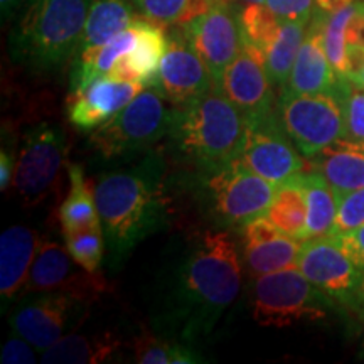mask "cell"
I'll return each mask as SVG.
<instances>
[{
	"instance_id": "1",
	"label": "cell",
	"mask_w": 364,
	"mask_h": 364,
	"mask_svg": "<svg viewBox=\"0 0 364 364\" xmlns=\"http://www.w3.org/2000/svg\"><path fill=\"white\" fill-rule=\"evenodd\" d=\"M164 174L162 154L149 150L142 161L103 172L95 181V203L110 268L122 265L142 241L167 225Z\"/></svg>"
},
{
	"instance_id": "2",
	"label": "cell",
	"mask_w": 364,
	"mask_h": 364,
	"mask_svg": "<svg viewBox=\"0 0 364 364\" xmlns=\"http://www.w3.org/2000/svg\"><path fill=\"white\" fill-rule=\"evenodd\" d=\"M241 262L230 231H204L189 245L172 285L176 317L186 338L211 332L240 294Z\"/></svg>"
},
{
	"instance_id": "3",
	"label": "cell",
	"mask_w": 364,
	"mask_h": 364,
	"mask_svg": "<svg viewBox=\"0 0 364 364\" xmlns=\"http://www.w3.org/2000/svg\"><path fill=\"white\" fill-rule=\"evenodd\" d=\"M248 118L220 86L179 107L169 139L177 156L201 172L235 162L243 149Z\"/></svg>"
},
{
	"instance_id": "4",
	"label": "cell",
	"mask_w": 364,
	"mask_h": 364,
	"mask_svg": "<svg viewBox=\"0 0 364 364\" xmlns=\"http://www.w3.org/2000/svg\"><path fill=\"white\" fill-rule=\"evenodd\" d=\"M93 0H27L11 34V56L34 75L75 58Z\"/></svg>"
},
{
	"instance_id": "5",
	"label": "cell",
	"mask_w": 364,
	"mask_h": 364,
	"mask_svg": "<svg viewBox=\"0 0 364 364\" xmlns=\"http://www.w3.org/2000/svg\"><path fill=\"white\" fill-rule=\"evenodd\" d=\"M176 112L157 85L145 86L112 120L91 132L90 147L103 161L140 156L169 136Z\"/></svg>"
},
{
	"instance_id": "6",
	"label": "cell",
	"mask_w": 364,
	"mask_h": 364,
	"mask_svg": "<svg viewBox=\"0 0 364 364\" xmlns=\"http://www.w3.org/2000/svg\"><path fill=\"white\" fill-rule=\"evenodd\" d=\"M329 302L331 299L295 265L257 277L252 292V316L260 326L289 327L324 318Z\"/></svg>"
},
{
	"instance_id": "7",
	"label": "cell",
	"mask_w": 364,
	"mask_h": 364,
	"mask_svg": "<svg viewBox=\"0 0 364 364\" xmlns=\"http://www.w3.org/2000/svg\"><path fill=\"white\" fill-rule=\"evenodd\" d=\"M201 182L209 215L225 228H243L255 218L267 216L279 188L238 159L221 169L203 172Z\"/></svg>"
},
{
	"instance_id": "8",
	"label": "cell",
	"mask_w": 364,
	"mask_h": 364,
	"mask_svg": "<svg viewBox=\"0 0 364 364\" xmlns=\"http://www.w3.org/2000/svg\"><path fill=\"white\" fill-rule=\"evenodd\" d=\"M280 124L306 159L346 136L343 105L334 91L297 95L284 93L279 102Z\"/></svg>"
},
{
	"instance_id": "9",
	"label": "cell",
	"mask_w": 364,
	"mask_h": 364,
	"mask_svg": "<svg viewBox=\"0 0 364 364\" xmlns=\"http://www.w3.org/2000/svg\"><path fill=\"white\" fill-rule=\"evenodd\" d=\"M66 154L68 139L61 125L41 122L26 132L12 181L22 206H38L51 194Z\"/></svg>"
},
{
	"instance_id": "10",
	"label": "cell",
	"mask_w": 364,
	"mask_h": 364,
	"mask_svg": "<svg viewBox=\"0 0 364 364\" xmlns=\"http://www.w3.org/2000/svg\"><path fill=\"white\" fill-rule=\"evenodd\" d=\"M88 300L68 294H34L14 307L9 322L14 334L24 338L34 349L44 353L88 317Z\"/></svg>"
},
{
	"instance_id": "11",
	"label": "cell",
	"mask_w": 364,
	"mask_h": 364,
	"mask_svg": "<svg viewBox=\"0 0 364 364\" xmlns=\"http://www.w3.org/2000/svg\"><path fill=\"white\" fill-rule=\"evenodd\" d=\"M297 267L331 300L358 307L363 302L364 272L346 253L336 235L304 241Z\"/></svg>"
},
{
	"instance_id": "12",
	"label": "cell",
	"mask_w": 364,
	"mask_h": 364,
	"mask_svg": "<svg viewBox=\"0 0 364 364\" xmlns=\"http://www.w3.org/2000/svg\"><path fill=\"white\" fill-rule=\"evenodd\" d=\"M43 292L68 294L93 304L112 292V285L98 272H88L73 260L66 245L63 247L58 241L43 240L21 294Z\"/></svg>"
},
{
	"instance_id": "13",
	"label": "cell",
	"mask_w": 364,
	"mask_h": 364,
	"mask_svg": "<svg viewBox=\"0 0 364 364\" xmlns=\"http://www.w3.org/2000/svg\"><path fill=\"white\" fill-rule=\"evenodd\" d=\"M289 139L275 113L248 120L247 136L238 161L255 174L280 186L294 176L302 174L306 167L300 157L302 154Z\"/></svg>"
},
{
	"instance_id": "14",
	"label": "cell",
	"mask_w": 364,
	"mask_h": 364,
	"mask_svg": "<svg viewBox=\"0 0 364 364\" xmlns=\"http://www.w3.org/2000/svg\"><path fill=\"white\" fill-rule=\"evenodd\" d=\"M238 4L226 2L213 7L196 19L181 24L186 38L208 66L216 86L243 48Z\"/></svg>"
},
{
	"instance_id": "15",
	"label": "cell",
	"mask_w": 364,
	"mask_h": 364,
	"mask_svg": "<svg viewBox=\"0 0 364 364\" xmlns=\"http://www.w3.org/2000/svg\"><path fill=\"white\" fill-rule=\"evenodd\" d=\"M156 85L174 107H184L216 86L208 66L186 38L181 26L171 31Z\"/></svg>"
},
{
	"instance_id": "16",
	"label": "cell",
	"mask_w": 364,
	"mask_h": 364,
	"mask_svg": "<svg viewBox=\"0 0 364 364\" xmlns=\"http://www.w3.org/2000/svg\"><path fill=\"white\" fill-rule=\"evenodd\" d=\"M221 90L228 95L248 120L263 118L275 113L273 86L265 65V53L245 41L243 48L221 81Z\"/></svg>"
},
{
	"instance_id": "17",
	"label": "cell",
	"mask_w": 364,
	"mask_h": 364,
	"mask_svg": "<svg viewBox=\"0 0 364 364\" xmlns=\"http://www.w3.org/2000/svg\"><path fill=\"white\" fill-rule=\"evenodd\" d=\"M145 85L136 81L100 78L78 93L68 97V120L80 132H93L112 120L129 105Z\"/></svg>"
},
{
	"instance_id": "18",
	"label": "cell",
	"mask_w": 364,
	"mask_h": 364,
	"mask_svg": "<svg viewBox=\"0 0 364 364\" xmlns=\"http://www.w3.org/2000/svg\"><path fill=\"white\" fill-rule=\"evenodd\" d=\"M327 14L316 9L307 26L306 38L300 46L290 78L280 93H329L339 83V76L331 66L324 48V24Z\"/></svg>"
},
{
	"instance_id": "19",
	"label": "cell",
	"mask_w": 364,
	"mask_h": 364,
	"mask_svg": "<svg viewBox=\"0 0 364 364\" xmlns=\"http://www.w3.org/2000/svg\"><path fill=\"white\" fill-rule=\"evenodd\" d=\"M41 241L38 231L22 225L9 226L0 236V297L4 304L24 289Z\"/></svg>"
},
{
	"instance_id": "20",
	"label": "cell",
	"mask_w": 364,
	"mask_h": 364,
	"mask_svg": "<svg viewBox=\"0 0 364 364\" xmlns=\"http://www.w3.org/2000/svg\"><path fill=\"white\" fill-rule=\"evenodd\" d=\"M309 161L312 171L324 177L336 194L364 188V142L361 140L344 136Z\"/></svg>"
},
{
	"instance_id": "21",
	"label": "cell",
	"mask_w": 364,
	"mask_h": 364,
	"mask_svg": "<svg viewBox=\"0 0 364 364\" xmlns=\"http://www.w3.org/2000/svg\"><path fill=\"white\" fill-rule=\"evenodd\" d=\"M136 43V27L134 22L129 29L122 31L115 38L108 41L107 44L100 46L97 49L81 53L78 58H75L71 73L70 93H78L85 90L93 81L100 78H107L110 75L112 68L115 63L125 54H129Z\"/></svg>"
},
{
	"instance_id": "22",
	"label": "cell",
	"mask_w": 364,
	"mask_h": 364,
	"mask_svg": "<svg viewBox=\"0 0 364 364\" xmlns=\"http://www.w3.org/2000/svg\"><path fill=\"white\" fill-rule=\"evenodd\" d=\"M134 7V0H93L75 58L107 44L122 31L129 29L136 17Z\"/></svg>"
},
{
	"instance_id": "23",
	"label": "cell",
	"mask_w": 364,
	"mask_h": 364,
	"mask_svg": "<svg viewBox=\"0 0 364 364\" xmlns=\"http://www.w3.org/2000/svg\"><path fill=\"white\" fill-rule=\"evenodd\" d=\"M68 176H70V191L59 206L63 235L102 228L97 203H95V184L86 181L83 167L80 164H68Z\"/></svg>"
},
{
	"instance_id": "24",
	"label": "cell",
	"mask_w": 364,
	"mask_h": 364,
	"mask_svg": "<svg viewBox=\"0 0 364 364\" xmlns=\"http://www.w3.org/2000/svg\"><path fill=\"white\" fill-rule=\"evenodd\" d=\"M122 348V341L115 334L81 336L70 332L56 344L46 349L41 363L49 364H98L110 361Z\"/></svg>"
},
{
	"instance_id": "25",
	"label": "cell",
	"mask_w": 364,
	"mask_h": 364,
	"mask_svg": "<svg viewBox=\"0 0 364 364\" xmlns=\"http://www.w3.org/2000/svg\"><path fill=\"white\" fill-rule=\"evenodd\" d=\"M134 24L136 27V43L134 49L127 54V59L139 83L145 86L156 85L169 34L166 33L164 26L150 22L140 16L135 17Z\"/></svg>"
},
{
	"instance_id": "26",
	"label": "cell",
	"mask_w": 364,
	"mask_h": 364,
	"mask_svg": "<svg viewBox=\"0 0 364 364\" xmlns=\"http://www.w3.org/2000/svg\"><path fill=\"white\" fill-rule=\"evenodd\" d=\"M267 218L282 233L295 240H306L307 230V196L302 174L282 182L277 188L275 198L267 211Z\"/></svg>"
},
{
	"instance_id": "27",
	"label": "cell",
	"mask_w": 364,
	"mask_h": 364,
	"mask_svg": "<svg viewBox=\"0 0 364 364\" xmlns=\"http://www.w3.org/2000/svg\"><path fill=\"white\" fill-rule=\"evenodd\" d=\"M302 182L307 196L306 240L334 235L338 218V194L317 172H302ZM304 240V241H306Z\"/></svg>"
},
{
	"instance_id": "28",
	"label": "cell",
	"mask_w": 364,
	"mask_h": 364,
	"mask_svg": "<svg viewBox=\"0 0 364 364\" xmlns=\"http://www.w3.org/2000/svg\"><path fill=\"white\" fill-rule=\"evenodd\" d=\"M307 26L309 22L282 21L279 34L265 53L267 73L273 88H279L282 91L287 86L294 63L300 51V46L306 38Z\"/></svg>"
},
{
	"instance_id": "29",
	"label": "cell",
	"mask_w": 364,
	"mask_h": 364,
	"mask_svg": "<svg viewBox=\"0 0 364 364\" xmlns=\"http://www.w3.org/2000/svg\"><path fill=\"white\" fill-rule=\"evenodd\" d=\"M300 248L302 245L297 240L284 233L260 245H243V263L257 279L297 265Z\"/></svg>"
},
{
	"instance_id": "30",
	"label": "cell",
	"mask_w": 364,
	"mask_h": 364,
	"mask_svg": "<svg viewBox=\"0 0 364 364\" xmlns=\"http://www.w3.org/2000/svg\"><path fill=\"white\" fill-rule=\"evenodd\" d=\"M134 356L142 364H194L203 363L198 353L179 341L142 334L134 341Z\"/></svg>"
},
{
	"instance_id": "31",
	"label": "cell",
	"mask_w": 364,
	"mask_h": 364,
	"mask_svg": "<svg viewBox=\"0 0 364 364\" xmlns=\"http://www.w3.org/2000/svg\"><path fill=\"white\" fill-rule=\"evenodd\" d=\"M358 9V2L327 14L324 24V48L331 66L339 78H346L348 73V24Z\"/></svg>"
},
{
	"instance_id": "32",
	"label": "cell",
	"mask_w": 364,
	"mask_h": 364,
	"mask_svg": "<svg viewBox=\"0 0 364 364\" xmlns=\"http://www.w3.org/2000/svg\"><path fill=\"white\" fill-rule=\"evenodd\" d=\"M240 22L243 39L257 46L263 53L268 51L282 26V21L267 7V4L243 6L240 12Z\"/></svg>"
},
{
	"instance_id": "33",
	"label": "cell",
	"mask_w": 364,
	"mask_h": 364,
	"mask_svg": "<svg viewBox=\"0 0 364 364\" xmlns=\"http://www.w3.org/2000/svg\"><path fill=\"white\" fill-rule=\"evenodd\" d=\"M68 252L78 265L88 272H98L102 265L107 245H105L103 228L85 230L78 233L63 235Z\"/></svg>"
},
{
	"instance_id": "34",
	"label": "cell",
	"mask_w": 364,
	"mask_h": 364,
	"mask_svg": "<svg viewBox=\"0 0 364 364\" xmlns=\"http://www.w3.org/2000/svg\"><path fill=\"white\" fill-rule=\"evenodd\" d=\"M334 93L343 105L346 136L364 142V90L351 80L341 78Z\"/></svg>"
},
{
	"instance_id": "35",
	"label": "cell",
	"mask_w": 364,
	"mask_h": 364,
	"mask_svg": "<svg viewBox=\"0 0 364 364\" xmlns=\"http://www.w3.org/2000/svg\"><path fill=\"white\" fill-rule=\"evenodd\" d=\"M193 0H134L140 17L159 26L184 24Z\"/></svg>"
},
{
	"instance_id": "36",
	"label": "cell",
	"mask_w": 364,
	"mask_h": 364,
	"mask_svg": "<svg viewBox=\"0 0 364 364\" xmlns=\"http://www.w3.org/2000/svg\"><path fill=\"white\" fill-rule=\"evenodd\" d=\"M364 226V188L351 193L338 194V218H336L334 235Z\"/></svg>"
},
{
	"instance_id": "37",
	"label": "cell",
	"mask_w": 364,
	"mask_h": 364,
	"mask_svg": "<svg viewBox=\"0 0 364 364\" xmlns=\"http://www.w3.org/2000/svg\"><path fill=\"white\" fill-rule=\"evenodd\" d=\"M265 4L280 21L311 22L316 11V0H267Z\"/></svg>"
},
{
	"instance_id": "38",
	"label": "cell",
	"mask_w": 364,
	"mask_h": 364,
	"mask_svg": "<svg viewBox=\"0 0 364 364\" xmlns=\"http://www.w3.org/2000/svg\"><path fill=\"white\" fill-rule=\"evenodd\" d=\"M241 235H243V245H260L284 233L267 216H260L241 228Z\"/></svg>"
},
{
	"instance_id": "39",
	"label": "cell",
	"mask_w": 364,
	"mask_h": 364,
	"mask_svg": "<svg viewBox=\"0 0 364 364\" xmlns=\"http://www.w3.org/2000/svg\"><path fill=\"white\" fill-rule=\"evenodd\" d=\"M34 346L27 343L24 338L17 336L6 341L0 354V363L4 364H34L38 363L36 353L33 351Z\"/></svg>"
},
{
	"instance_id": "40",
	"label": "cell",
	"mask_w": 364,
	"mask_h": 364,
	"mask_svg": "<svg viewBox=\"0 0 364 364\" xmlns=\"http://www.w3.org/2000/svg\"><path fill=\"white\" fill-rule=\"evenodd\" d=\"M336 236L339 238L346 253H348L349 257H351V260L364 272V226H359L356 230Z\"/></svg>"
},
{
	"instance_id": "41",
	"label": "cell",
	"mask_w": 364,
	"mask_h": 364,
	"mask_svg": "<svg viewBox=\"0 0 364 364\" xmlns=\"http://www.w3.org/2000/svg\"><path fill=\"white\" fill-rule=\"evenodd\" d=\"M14 174H16V167H14V157L11 150H6V145L2 147L0 152V189L6 193L14 181Z\"/></svg>"
},
{
	"instance_id": "42",
	"label": "cell",
	"mask_w": 364,
	"mask_h": 364,
	"mask_svg": "<svg viewBox=\"0 0 364 364\" xmlns=\"http://www.w3.org/2000/svg\"><path fill=\"white\" fill-rule=\"evenodd\" d=\"M351 4H354V0H316V9L326 14H332L351 6Z\"/></svg>"
},
{
	"instance_id": "43",
	"label": "cell",
	"mask_w": 364,
	"mask_h": 364,
	"mask_svg": "<svg viewBox=\"0 0 364 364\" xmlns=\"http://www.w3.org/2000/svg\"><path fill=\"white\" fill-rule=\"evenodd\" d=\"M27 0H0V12H2V21L12 19L14 14L19 12L22 6H26Z\"/></svg>"
},
{
	"instance_id": "44",
	"label": "cell",
	"mask_w": 364,
	"mask_h": 364,
	"mask_svg": "<svg viewBox=\"0 0 364 364\" xmlns=\"http://www.w3.org/2000/svg\"><path fill=\"white\" fill-rule=\"evenodd\" d=\"M353 83H356L358 86H361V88L364 90V68H363V71L356 76V78L353 80Z\"/></svg>"
},
{
	"instance_id": "45",
	"label": "cell",
	"mask_w": 364,
	"mask_h": 364,
	"mask_svg": "<svg viewBox=\"0 0 364 364\" xmlns=\"http://www.w3.org/2000/svg\"><path fill=\"white\" fill-rule=\"evenodd\" d=\"M235 4H243V6H247V4H265L267 0H233Z\"/></svg>"
},
{
	"instance_id": "46",
	"label": "cell",
	"mask_w": 364,
	"mask_h": 364,
	"mask_svg": "<svg viewBox=\"0 0 364 364\" xmlns=\"http://www.w3.org/2000/svg\"><path fill=\"white\" fill-rule=\"evenodd\" d=\"M359 307H361V317H363V322H364V299H363V302L359 304Z\"/></svg>"
}]
</instances>
